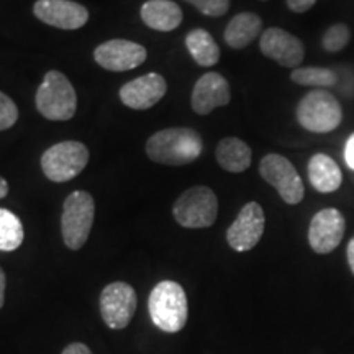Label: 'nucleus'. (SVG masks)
<instances>
[{"label": "nucleus", "mask_w": 354, "mask_h": 354, "mask_svg": "<svg viewBox=\"0 0 354 354\" xmlns=\"http://www.w3.org/2000/svg\"><path fill=\"white\" fill-rule=\"evenodd\" d=\"M202 151V136L192 128H166L154 133L146 143L148 158L166 166L190 165Z\"/></svg>", "instance_id": "obj_1"}, {"label": "nucleus", "mask_w": 354, "mask_h": 354, "mask_svg": "<svg viewBox=\"0 0 354 354\" xmlns=\"http://www.w3.org/2000/svg\"><path fill=\"white\" fill-rule=\"evenodd\" d=\"M148 310L159 330L166 333H177L183 330L189 317L187 295L183 286L174 281L159 282L149 294Z\"/></svg>", "instance_id": "obj_2"}, {"label": "nucleus", "mask_w": 354, "mask_h": 354, "mask_svg": "<svg viewBox=\"0 0 354 354\" xmlns=\"http://www.w3.org/2000/svg\"><path fill=\"white\" fill-rule=\"evenodd\" d=\"M37 107L48 120L66 122L74 117L77 95L69 79L59 71H50L37 92Z\"/></svg>", "instance_id": "obj_3"}, {"label": "nucleus", "mask_w": 354, "mask_h": 354, "mask_svg": "<svg viewBox=\"0 0 354 354\" xmlns=\"http://www.w3.org/2000/svg\"><path fill=\"white\" fill-rule=\"evenodd\" d=\"M300 127L313 133H330L339 127L343 110L339 100L325 88L308 92L297 105Z\"/></svg>", "instance_id": "obj_4"}, {"label": "nucleus", "mask_w": 354, "mask_h": 354, "mask_svg": "<svg viewBox=\"0 0 354 354\" xmlns=\"http://www.w3.org/2000/svg\"><path fill=\"white\" fill-rule=\"evenodd\" d=\"M94 215L95 203L91 194L76 190L66 198L61 216V232L69 250L77 251L86 245L94 223Z\"/></svg>", "instance_id": "obj_5"}, {"label": "nucleus", "mask_w": 354, "mask_h": 354, "mask_svg": "<svg viewBox=\"0 0 354 354\" xmlns=\"http://www.w3.org/2000/svg\"><path fill=\"white\" fill-rule=\"evenodd\" d=\"M172 214L177 223L185 228H209L218 215V201L214 190L197 185L177 198Z\"/></svg>", "instance_id": "obj_6"}, {"label": "nucleus", "mask_w": 354, "mask_h": 354, "mask_svg": "<svg viewBox=\"0 0 354 354\" xmlns=\"http://www.w3.org/2000/svg\"><path fill=\"white\" fill-rule=\"evenodd\" d=\"M88 162V151L81 141H61L43 153L41 169L53 183H68L81 174Z\"/></svg>", "instance_id": "obj_7"}, {"label": "nucleus", "mask_w": 354, "mask_h": 354, "mask_svg": "<svg viewBox=\"0 0 354 354\" xmlns=\"http://www.w3.org/2000/svg\"><path fill=\"white\" fill-rule=\"evenodd\" d=\"M259 172L268 184L277 190L282 201L289 205H297L304 201L305 187L297 169L289 159L281 154H268L261 159Z\"/></svg>", "instance_id": "obj_8"}, {"label": "nucleus", "mask_w": 354, "mask_h": 354, "mask_svg": "<svg viewBox=\"0 0 354 354\" xmlns=\"http://www.w3.org/2000/svg\"><path fill=\"white\" fill-rule=\"evenodd\" d=\"M136 292L127 282H112L100 294V313L109 328H127L136 312Z\"/></svg>", "instance_id": "obj_9"}, {"label": "nucleus", "mask_w": 354, "mask_h": 354, "mask_svg": "<svg viewBox=\"0 0 354 354\" xmlns=\"http://www.w3.org/2000/svg\"><path fill=\"white\" fill-rule=\"evenodd\" d=\"M266 216L258 202H250L240 210L227 232V241L238 253L253 250L264 233Z\"/></svg>", "instance_id": "obj_10"}, {"label": "nucleus", "mask_w": 354, "mask_h": 354, "mask_svg": "<svg viewBox=\"0 0 354 354\" xmlns=\"http://www.w3.org/2000/svg\"><path fill=\"white\" fill-rule=\"evenodd\" d=\"M346 221L339 210L323 209L313 216L308 228L310 248L318 254H328L343 240Z\"/></svg>", "instance_id": "obj_11"}, {"label": "nucleus", "mask_w": 354, "mask_h": 354, "mask_svg": "<svg viewBox=\"0 0 354 354\" xmlns=\"http://www.w3.org/2000/svg\"><path fill=\"white\" fill-rule=\"evenodd\" d=\"M261 53L284 68L297 69L304 61L305 48L297 37L282 28H268L261 35Z\"/></svg>", "instance_id": "obj_12"}, {"label": "nucleus", "mask_w": 354, "mask_h": 354, "mask_svg": "<svg viewBox=\"0 0 354 354\" xmlns=\"http://www.w3.org/2000/svg\"><path fill=\"white\" fill-rule=\"evenodd\" d=\"M94 57L104 69L122 73L138 68L145 63L146 50L141 44L128 39H110L95 48Z\"/></svg>", "instance_id": "obj_13"}, {"label": "nucleus", "mask_w": 354, "mask_h": 354, "mask_svg": "<svg viewBox=\"0 0 354 354\" xmlns=\"http://www.w3.org/2000/svg\"><path fill=\"white\" fill-rule=\"evenodd\" d=\"M33 12L43 24L61 30H77L88 20L87 8L73 0H38Z\"/></svg>", "instance_id": "obj_14"}, {"label": "nucleus", "mask_w": 354, "mask_h": 354, "mask_svg": "<svg viewBox=\"0 0 354 354\" xmlns=\"http://www.w3.org/2000/svg\"><path fill=\"white\" fill-rule=\"evenodd\" d=\"M167 86L161 74L149 73L133 79L120 88V99L127 107L146 110L156 105L166 95Z\"/></svg>", "instance_id": "obj_15"}, {"label": "nucleus", "mask_w": 354, "mask_h": 354, "mask_svg": "<svg viewBox=\"0 0 354 354\" xmlns=\"http://www.w3.org/2000/svg\"><path fill=\"white\" fill-rule=\"evenodd\" d=\"M230 84L218 73H207L196 82L192 92L194 112L198 115H209L216 107H223L230 104Z\"/></svg>", "instance_id": "obj_16"}, {"label": "nucleus", "mask_w": 354, "mask_h": 354, "mask_svg": "<svg viewBox=\"0 0 354 354\" xmlns=\"http://www.w3.org/2000/svg\"><path fill=\"white\" fill-rule=\"evenodd\" d=\"M141 19L156 32H172L183 21V10L172 0H148L141 7Z\"/></svg>", "instance_id": "obj_17"}, {"label": "nucleus", "mask_w": 354, "mask_h": 354, "mask_svg": "<svg viewBox=\"0 0 354 354\" xmlns=\"http://www.w3.org/2000/svg\"><path fill=\"white\" fill-rule=\"evenodd\" d=\"M308 179L312 187L322 194H331L343 183V172L335 159L318 153L308 162Z\"/></svg>", "instance_id": "obj_18"}, {"label": "nucleus", "mask_w": 354, "mask_h": 354, "mask_svg": "<svg viewBox=\"0 0 354 354\" xmlns=\"http://www.w3.org/2000/svg\"><path fill=\"white\" fill-rule=\"evenodd\" d=\"M263 30V20L253 12H243L234 15L225 30V41L233 50H241L253 43Z\"/></svg>", "instance_id": "obj_19"}, {"label": "nucleus", "mask_w": 354, "mask_h": 354, "mask_svg": "<svg viewBox=\"0 0 354 354\" xmlns=\"http://www.w3.org/2000/svg\"><path fill=\"white\" fill-rule=\"evenodd\" d=\"M216 161L228 172H243L251 166V148L240 138H223L216 146Z\"/></svg>", "instance_id": "obj_20"}, {"label": "nucleus", "mask_w": 354, "mask_h": 354, "mask_svg": "<svg viewBox=\"0 0 354 354\" xmlns=\"http://www.w3.org/2000/svg\"><path fill=\"white\" fill-rule=\"evenodd\" d=\"M185 46L190 53V56L194 57V61L198 66L203 68H210L215 66L220 59V48L214 37L205 30L197 28L192 30L187 37H185Z\"/></svg>", "instance_id": "obj_21"}, {"label": "nucleus", "mask_w": 354, "mask_h": 354, "mask_svg": "<svg viewBox=\"0 0 354 354\" xmlns=\"http://www.w3.org/2000/svg\"><path fill=\"white\" fill-rule=\"evenodd\" d=\"M24 225L10 210L0 209V251H15L24 243Z\"/></svg>", "instance_id": "obj_22"}, {"label": "nucleus", "mask_w": 354, "mask_h": 354, "mask_svg": "<svg viewBox=\"0 0 354 354\" xmlns=\"http://www.w3.org/2000/svg\"><path fill=\"white\" fill-rule=\"evenodd\" d=\"M290 79L295 84L310 87H336V82H338L335 69L313 68V66L294 69L290 74Z\"/></svg>", "instance_id": "obj_23"}, {"label": "nucleus", "mask_w": 354, "mask_h": 354, "mask_svg": "<svg viewBox=\"0 0 354 354\" xmlns=\"http://www.w3.org/2000/svg\"><path fill=\"white\" fill-rule=\"evenodd\" d=\"M349 39H351V32H349L348 25L335 24L323 35L322 46L328 53H338L348 46Z\"/></svg>", "instance_id": "obj_24"}, {"label": "nucleus", "mask_w": 354, "mask_h": 354, "mask_svg": "<svg viewBox=\"0 0 354 354\" xmlns=\"http://www.w3.org/2000/svg\"><path fill=\"white\" fill-rule=\"evenodd\" d=\"M336 77V88L342 92V95L348 97V99H354V66L351 64H342L335 68Z\"/></svg>", "instance_id": "obj_25"}, {"label": "nucleus", "mask_w": 354, "mask_h": 354, "mask_svg": "<svg viewBox=\"0 0 354 354\" xmlns=\"http://www.w3.org/2000/svg\"><path fill=\"white\" fill-rule=\"evenodd\" d=\"M19 120V109L10 97L0 92V131L8 130Z\"/></svg>", "instance_id": "obj_26"}, {"label": "nucleus", "mask_w": 354, "mask_h": 354, "mask_svg": "<svg viewBox=\"0 0 354 354\" xmlns=\"http://www.w3.org/2000/svg\"><path fill=\"white\" fill-rule=\"evenodd\" d=\"M207 17H221L228 12L230 0H185Z\"/></svg>", "instance_id": "obj_27"}, {"label": "nucleus", "mask_w": 354, "mask_h": 354, "mask_svg": "<svg viewBox=\"0 0 354 354\" xmlns=\"http://www.w3.org/2000/svg\"><path fill=\"white\" fill-rule=\"evenodd\" d=\"M317 3V0H287V7L295 13H305Z\"/></svg>", "instance_id": "obj_28"}, {"label": "nucleus", "mask_w": 354, "mask_h": 354, "mask_svg": "<svg viewBox=\"0 0 354 354\" xmlns=\"http://www.w3.org/2000/svg\"><path fill=\"white\" fill-rule=\"evenodd\" d=\"M344 161H346L349 169L354 171V133L349 136L346 146H344Z\"/></svg>", "instance_id": "obj_29"}, {"label": "nucleus", "mask_w": 354, "mask_h": 354, "mask_svg": "<svg viewBox=\"0 0 354 354\" xmlns=\"http://www.w3.org/2000/svg\"><path fill=\"white\" fill-rule=\"evenodd\" d=\"M61 354H94L91 351V348H87L84 343H73L69 346L64 348V351Z\"/></svg>", "instance_id": "obj_30"}, {"label": "nucleus", "mask_w": 354, "mask_h": 354, "mask_svg": "<svg viewBox=\"0 0 354 354\" xmlns=\"http://www.w3.org/2000/svg\"><path fill=\"white\" fill-rule=\"evenodd\" d=\"M6 286H7L6 272H3L2 268H0V308H2L3 302H6Z\"/></svg>", "instance_id": "obj_31"}, {"label": "nucleus", "mask_w": 354, "mask_h": 354, "mask_svg": "<svg viewBox=\"0 0 354 354\" xmlns=\"http://www.w3.org/2000/svg\"><path fill=\"white\" fill-rule=\"evenodd\" d=\"M346 254H348V264H349V269H351V272L354 274V238H353L351 241H349Z\"/></svg>", "instance_id": "obj_32"}, {"label": "nucleus", "mask_w": 354, "mask_h": 354, "mask_svg": "<svg viewBox=\"0 0 354 354\" xmlns=\"http://www.w3.org/2000/svg\"><path fill=\"white\" fill-rule=\"evenodd\" d=\"M8 194V184L3 177H0V198H3Z\"/></svg>", "instance_id": "obj_33"}, {"label": "nucleus", "mask_w": 354, "mask_h": 354, "mask_svg": "<svg viewBox=\"0 0 354 354\" xmlns=\"http://www.w3.org/2000/svg\"><path fill=\"white\" fill-rule=\"evenodd\" d=\"M263 2H266V0H263Z\"/></svg>", "instance_id": "obj_34"}]
</instances>
